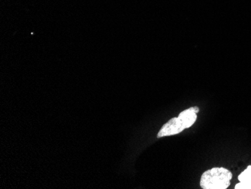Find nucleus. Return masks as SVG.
<instances>
[{
  "mask_svg": "<svg viewBox=\"0 0 251 189\" xmlns=\"http://www.w3.org/2000/svg\"><path fill=\"white\" fill-rule=\"evenodd\" d=\"M232 173L224 167H214L201 175L200 186L203 189H226L230 186Z\"/></svg>",
  "mask_w": 251,
  "mask_h": 189,
  "instance_id": "f03ea898",
  "label": "nucleus"
},
{
  "mask_svg": "<svg viewBox=\"0 0 251 189\" xmlns=\"http://www.w3.org/2000/svg\"><path fill=\"white\" fill-rule=\"evenodd\" d=\"M238 178L240 183L235 186V189H251V165H249Z\"/></svg>",
  "mask_w": 251,
  "mask_h": 189,
  "instance_id": "7ed1b4c3",
  "label": "nucleus"
},
{
  "mask_svg": "<svg viewBox=\"0 0 251 189\" xmlns=\"http://www.w3.org/2000/svg\"><path fill=\"white\" fill-rule=\"evenodd\" d=\"M200 112V108L197 107H190L184 110L179 114L177 118H173L166 122L157 135L158 138L163 136H173L178 135L187 128L193 126L197 119V113Z\"/></svg>",
  "mask_w": 251,
  "mask_h": 189,
  "instance_id": "f257e3e1",
  "label": "nucleus"
}]
</instances>
